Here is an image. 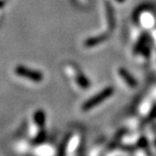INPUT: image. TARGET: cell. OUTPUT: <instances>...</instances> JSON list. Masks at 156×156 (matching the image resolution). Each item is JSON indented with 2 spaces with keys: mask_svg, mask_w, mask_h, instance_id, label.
I'll list each match as a JSON object with an SVG mask.
<instances>
[{
  "mask_svg": "<svg viewBox=\"0 0 156 156\" xmlns=\"http://www.w3.org/2000/svg\"><path fill=\"white\" fill-rule=\"evenodd\" d=\"M15 74L19 76V77H23L25 79L30 80L32 82H41L44 77H42V74L39 72L34 71V69H29L27 68L23 67V66H17L14 69Z\"/></svg>",
  "mask_w": 156,
  "mask_h": 156,
  "instance_id": "obj_1",
  "label": "cell"
}]
</instances>
